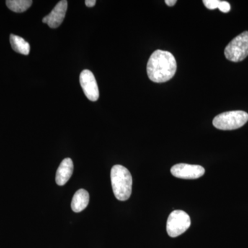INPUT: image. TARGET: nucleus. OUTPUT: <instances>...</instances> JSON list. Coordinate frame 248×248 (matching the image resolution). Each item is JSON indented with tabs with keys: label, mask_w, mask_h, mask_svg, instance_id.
I'll list each match as a JSON object with an SVG mask.
<instances>
[{
	"label": "nucleus",
	"mask_w": 248,
	"mask_h": 248,
	"mask_svg": "<svg viewBox=\"0 0 248 248\" xmlns=\"http://www.w3.org/2000/svg\"><path fill=\"white\" fill-rule=\"evenodd\" d=\"M177 62L172 53L156 50L147 64L148 78L155 83H164L172 79L177 71Z\"/></svg>",
	"instance_id": "f257e3e1"
},
{
	"label": "nucleus",
	"mask_w": 248,
	"mask_h": 248,
	"mask_svg": "<svg viewBox=\"0 0 248 248\" xmlns=\"http://www.w3.org/2000/svg\"><path fill=\"white\" fill-rule=\"evenodd\" d=\"M170 172L174 177L179 179H196L205 174V169L199 165L179 164L173 166Z\"/></svg>",
	"instance_id": "0eeeda50"
},
{
	"label": "nucleus",
	"mask_w": 248,
	"mask_h": 248,
	"mask_svg": "<svg viewBox=\"0 0 248 248\" xmlns=\"http://www.w3.org/2000/svg\"><path fill=\"white\" fill-rule=\"evenodd\" d=\"M248 121V114L242 110L223 112L214 118V126L222 130H236L244 126Z\"/></svg>",
	"instance_id": "7ed1b4c3"
},
{
	"label": "nucleus",
	"mask_w": 248,
	"mask_h": 248,
	"mask_svg": "<svg viewBox=\"0 0 248 248\" xmlns=\"http://www.w3.org/2000/svg\"><path fill=\"white\" fill-rule=\"evenodd\" d=\"M191 224L190 217L182 210H174L170 214L166 230L170 237H177L185 232Z\"/></svg>",
	"instance_id": "39448f33"
},
{
	"label": "nucleus",
	"mask_w": 248,
	"mask_h": 248,
	"mask_svg": "<svg viewBox=\"0 0 248 248\" xmlns=\"http://www.w3.org/2000/svg\"><path fill=\"white\" fill-rule=\"evenodd\" d=\"M85 4H86V6H88V7L92 8L96 4V1L95 0H86L85 1Z\"/></svg>",
	"instance_id": "2eb2a0df"
},
{
	"label": "nucleus",
	"mask_w": 248,
	"mask_h": 248,
	"mask_svg": "<svg viewBox=\"0 0 248 248\" xmlns=\"http://www.w3.org/2000/svg\"><path fill=\"white\" fill-rule=\"evenodd\" d=\"M110 178L116 198L122 202L128 200L133 187V178L130 171L122 165H115L111 169Z\"/></svg>",
	"instance_id": "f03ea898"
},
{
	"label": "nucleus",
	"mask_w": 248,
	"mask_h": 248,
	"mask_svg": "<svg viewBox=\"0 0 248 248\" xmlns=\"http://www.w3.org/2000/svg\"><path fill=\"white\" fill-rule=\"evenodd\" d=\"M67 8H68V1L66 0L60 1L55 6L53 11L48 14L49 20L47 24L49 27L56 29L61 25L66 16Z\"/></svg>",
	"instance_id": "6e6552de"
},
{
	"label": "nucleus",
	"mask_w": 248,
	"mask_h": 248,
	"mask_svg": "<svg viewBox=\"0 0 248 248\" xmlns=\"http://www.w3.org/2000/svg\"><path fill=\"white\" fill-rule=\"evenodd\" d=\"M73 169H74V166L72 159L70 158L63 159L57 170L56 177H55L57 184L58 186L65 185L71 177Z\"/></svg>",
	"instance_id": "1a4fd4ad"
},
{
	"label": "nucleus",
	"mask_w": 248,
	"mask_h": 248,
	"mask_svg": "<svg viewBox=\"0 0 248 248\" xmlns=\"http://www.w3.org/2000/svg\"><path fill=\"white\" fill-rule=\"evenodd\" d=\"M203 2L204 5L206 6L207 9L215 10L218 9L220 1H218V0H204Z\"/></svg>",
	"instance_id": "ddd939ff"
},
{
	"label": "nucleus",
	"mask_w": 248,
	"mask_h": 248,
	"mask_svg": "<svg viewBox=\"0 0 248 248\" xmlns=\"http://www.w3.org/2000/svg\"><path fill=\"white\" fill-rule=\"evenodd\" d=\"M89 193L84 189H79L73 196L71 208L75 213H80L88 206L89 203Z\"/></svg>",
	"instance_id": "9d476101"
},
{
	"label": "nucleus",
	"mask_w": 248,
	"mask_h": 248,
	"mask_svg": "<svg viewBox=\"0 0 248 248\" xmlns=\"http://www.w3.org/2000/svg\"><path fill=\"white\" fill-rule=\"evenodd\" d=\"M49 20V16H45V17L43 18V19H42V22L45 23V24H48Z\"/></svg>",
	"instance_id": "f3484780"
},
{
	"label": "nucleus",
	"mask_w": 248,
	"mask_h": 248,
	"mask_svg": "<svg viewBox=\"0 0 248 248\" xmlns=\"http://www.w3.org/2000/svg\"><path fill=\"white\" fill-rule=\"evenodd\" d=\"M165 2H166L168 6H173L177 3V1L176 0H166V1H165Z\"/></svg>",
	"instance_id": "dca6fc26"
},
{
	"label": "nucleus",
	"mask_w": 248,
	"mask_h": 248,
	"mask_svg": "<svg viewBox=\"0 0 248 248\" xmlns=\"http://www.w3.org/2000/svg\"><path fill=\"white\" fill-rule=\"evenodd\" d=\"M227 60L233 62L243 61L248 56V31L236 36L225 48Z\"/></svg>",
	"instance_id": "20e7f679"
},
{
	"label": "nucleus",
	"mask_w": 248,
	"mask_h": 248,
	"mask_svg": "<svg viewBox=\"0 0 248 248\" xmlns=\"http://www.w3.org/2000/svg\"><path fill=\"white\" fill-rule=\"evenodd\" d=\"M6 4L11 11L16 13H23L31 7L32 1L31 0H7Z\"/></svg>",
	"instance_id": "f8f14e48"
},
{
	"label": "nucleus",
	"mask_w": 248,
	"mask_h": 248,
	"mask_svg": "<svg viewBox=\"0 0 248 248\" xmlns=\"http://www.w3.org/2000/svg\"><path fill=\"white\" fill-rule=\"evenodd\" d=\"M218 9L221 11L222 13L227 14L230 12L231 9V4L226 1H220L219 4H218Z\"/></svg>",
	"instance_id": "4468645a"
},
{
	"label": "nucleus",
	"mask_w": 248,
	"mask_h": 248,
	"mask_svg": "<svg viewBox=\"0 0 248 248\" xmlns=\"http://www.w3.org/2000/svg\"><path fill=\"white\" fill-rule=\"evenodd\" d=\"M10 42L15 51L22 55H28L30 53V45L22 37L16 35L10 36Z\"/></svg>",
	"instance_id": "9b49d317"
},
{
	"label": "nucleus",
	"mask_w": 248,
	"mask_h": 248,
	"mask_svg": "<svg viewBox=\"0 0 248 248\" xmlns=\"http://www.w3.org/2000/svg\"><path fill=\"white\" fill-rule=\"evenodd\" d=\"M79 81L86 97L90 101L96 102L99 97V88L92 72L89 70H84L81 72Z\"/></svg>",
	"instance_id": "423d86ee"
}]
</instances>
